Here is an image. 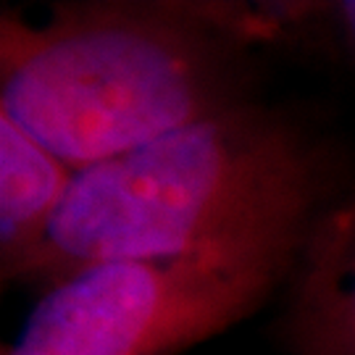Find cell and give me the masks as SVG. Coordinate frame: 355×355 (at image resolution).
<instances>
[{
  "label": "cell",
  "instance_id": "obj_1",
  "mask_svg": "<svg viewBox=\"0 0 355 355\" xmlns=\"http://www.w3.org/2000/svg\"><path fill=\"white\" fill-rule=\"evenodd\" d=\"M240 11L205 3H58L0 16V111L74 171L232 111L245 98Z\"/></svg>",
  "mask_w": 355,
  "mask_h": 355
},
{
  "label": "cell",
  "instance_id": "obj_2",
  "mask_svg": "<svg viewBox=\"0 0 355 355\" xmlns=\"http://www.w3.org/2000/svg\"><path fill=\"white\" fill-rule=\"evenodd\" d=\"M329 171L292 119L255 103L76 171L19 279L48 290L108 261L168 258L311 227Z\"/></svg>",
  "mask_w": 355,
  "mask_h": 355
},
{
  "label": "cell",
  "instance_id": "obj_3",
  "mask_svg": "<svg viewBox=\"0 0 355 355\" xmlns=\"http://www.w3.org/2000/svg\"><path fill=\"white\" fill-rule=\"evenodd\" d=\"M308 229L82 268L42 290L3 355L184 353L253 316L290 279Z\"/></svg>",
  "mask_w": 355,
  "mask_h": 355
},
{
  "label": "cell",
  "instance_id": "obj_4",
  "mask_svg": "<svg viewBox=\"0 0 355 355\" xmlns=\"http://www.w3.org/2000/svg\"><path fill=\"white\" fill-rule=\"evenodd\" d=\"M282 327L292 355H355V195L308 229Z\"/></svg>",
  "mask_w": 355,
  "mask_h": 355
},
{
  "label": "cell",
  "instance_id": "obj_5",
  "mask_svg": "<svg viewBox=\"0 0 355 355\" xmlns=\"http://www.w3.org/2000/svg\"><path fill=\"white\" fill-rule=\"evenodd\" d=\"M76 171L0 111V274L16 282L42 248Z\"/></svg>",
  "mask_w": 355,
  "mask_h": 355
},
{
  "label": "cell",
  "instance_id": "obj_6",
  "mask_svg": "<svg viewBox=\"0 0 355 355\" xmlns=\"http://www.w3.org/2000/svg\"><path fill=\"white\" fill-rule=\"evenodd\" d=\"M316 16L329 21V32L340 51L355 64V0L343 3H327V6H313Z\"/></svg>",
  "mask_w": 355,
  "mask_h": 355
}]
</instances>
